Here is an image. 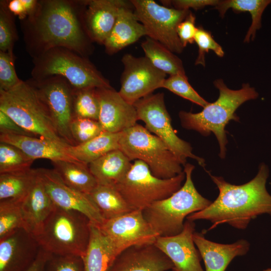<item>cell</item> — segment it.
Masks as SVG:
<instances>
[{
	"mask_svg": "<svg viewBox=\"0 0 271 271\" xmlns=\"http://www.w3.org/2000/svg\"><path fill=\"white\" fill-rule=\"evenodd\" d=\"M40 248L32 234L24 228L17 229L0 239V271H26Z\"/></svg>",
	"mask_w": 271,
	"mask_h": 271,
	"instance_id": "cell-17",
	"label": "cell"
},
{
	"mask_svg": "<svg viewBox=\"0 0 271 271\" xmlns=\"http://www.w3.org/2000/svg\"><path fill=\"white\" fill-rule=\"evenodd\" d=\"M218 0H174L163 1L165 6L170 7L171 5L174 9L178 10H189L192 8L198 10L208 6L215 7L218 3Z\"/></svg>",
	"mask_w": 271,
	"mask_h": 271,
	"instance_id": "cell-44",
	"label": "cell"
},
{
	"mask_svg": "<svg viewBox=\"0 0 271 271\" xmlns=\"http://www.w3.org/2000/svg\"><path fill=\"white\" fill-rule=\"evenodd\" d=\"M141 47L145 57L158 69L170 76L186 75L182 60L159 42L147 37Z\"/></svg>",
	"mask_w": 271,
	"mask_h": 271,
	"instance_id": "cell-30",
	"label": "cell"
},
{
	"mask_svg": "<svg viewBox=\"0 0 271 271\" xmlns=\"http://www.w3.org/2000/svg\"><path fill=\"white\" fill-rule=\"evenodd\" d=\"M70 131L77 145L93 139L104 131V130L97 120L74 118L70 124Z\"/></svg>",
	"mask_w": 271,
	"mask_h": 271,
	"instance_id": "cell-37",
	"label": "cell"
},
{
	"mask_svg": "<svg viewBox=\"0 0 271 271\" xmlns=\"http://www.w3.org/2000/svg\"><path fill=\"white\" fill-rule=\"evenodd\" d=\"M0 142L16 146L32 159L81 163L69 155L66 147L53 141L30 136L0 131Z\"/></svg>",
	"mask_w": 271,
	"mask_h": 271,
	"instance_id": "cell-22",
	"label": "cell"
},
{
	"mask_svg": "<svg viewBox=\"0 0 271 271\" xmlns=\"http://www.w3.org/2000/svg\"><path fill=\"white\" fill-rule=\"evenodd\" d=\"M162 88L203 108L209 103L192 87L186 75L176 74L170 76L165 80Z\"/></svg>",
	"mask_w": 271,
	"mask_h": 271,
	"instance_id": "cell-36",
	"label": "cell"
},
{
	"mask_svg": "<svg viewBox=\"0 0 271 271\" xmlns=\"http://www.w3.org/2000/svg\"><path fill=\"white\" fill-rule=\"evenodd\" d=\"M133 9L130 1L120 9L114 26L103 44L107 54H115L147 35Z\"/></svg>",
	"mask_w": 271,
	"mask_h": 271,
	"instance_id": "cell-24",
	"label": "cell"
},
{
	"mask_svg": "<svg viewBox=\"0 0 271 271\" xmlns=\"http://www.w3.org/2000/svg\"><path fill=\"white\" fill-rule=\"evenodd\" d=\"M35 161L16 146L0 143V174L29 170Z\"/></svg>",
	"mask_w": 271,
	"mask_h": 271,
	"instance_id": "cell-34",
	"label": "cell"
},
{
	"mask_svg": "<svg viewBox=\"0 0 271 271\" xmlns=\"http://www.w3.org/2000/svg\"><path fill=\"white\" fill-rule=\"evenodd\" d=\"M263 271H271V268H267L266 269L264 270Z\"/></svg>",
	"mask_w": 271,
	"mask_h": 271,
	"instance_id": "cell-47",
	"label": "cell"
},
{
	"mask_svg": "<svg viewBox=\"0 0 271 271\" xmlns=\"http://www.w3.org/2000/svg\"><path fill=\"white\" fill-rule=\"evenodd\" d=\"M123 71L120 78L119 94L133 105L139 99L162 88L166 74L156 68L145 57L125 54L121 59Z\"/></svg>",
	"mask_w": 271,
	"mask_h": 271,
	"instance_id": "cell-13",
	"label": "cell"
},
{
	"mask_svg": "<svg viewBox=\"0 0 271 271\" xmlns=\"http://www.w3.org/2000/svg\"><path fill=\"white\" fill-rule=\"evenodd\" d=\"M170 258L154 243L132 246L112 261L107 271H167L173 269Z\"/></svg>",
	"mask_w": 271,
	"mask_h": 271,
	"instance_id": "cell-19",
	"label": "cell"
},
{
	"mask_svg": "<svg viewBox=\"0 0 271 271\" xmlns=\"http://www.w3.org/2000/svg\"><path fill=\"white\" fill-rule=\"evenodd\" d=\"M45 189L55 206L79 212L94 224L99 226L104 221L97 207L88 194L81 192L66 184L53 169H37Z\"/></svg>",
	"mask_w": 271,
	"mask_h": 271,
	"instance_id": "cell-15",
	"label": "cell"
},
{
	"mask_svg": "<svg viewBox=\"0 0 271 271\" xmlns=\"http://www.w3.org/2000/svg\"><path fill=\"white\" fill-rule=\"evenodd\" d=\"M55 207L38 172L34 184L21 203L24 228L35 236Z\"/></svg>",
	"mask_w": 271,
	"mask_h": 271,
	"instance_id": "cell-23",
	"label": "cell"
},
{
	"mask_svg": "<svg viewBox=\"0 0 271 271\" xmlns=\"http://www.w3.org/2000/svg\"><path fill=\"white\" fill-rule=\"evenodd\" d=\"M83 259L84 271H107L115 258L107 237L91 222L89 243Z\"/></svg>",
	"mask_w": 271,
	"mask_h": 271,
	"instance_id": "cell-26",
	"label": "cell"
},
{
	"mask_svg": "<svg viewBox=\"0 0 271 271\" xmlns=\"http://www.w3.org/2000/svg\"><path fill=\"white\" fill-rule=\"evenodd\" d=\"M100 109L98 121L104 131L119 133L137 124L138 120L133 105L128 103L112 88H97Z\"/></svg>",
	"mask_w": 271,
	"mask_h": 271,
	"instance_id": "cell-18",
	"label": "cell"
},
{
	"mask_svg": "<svg viewBox=\"0 0 271 271\" xmlns=\"http://www.w3.org/2000/svg\"><path fill=\"white\" fill-rule=\"evenodd\" d=\"M121 132L104 131L93 139L83 144L66 147L68 154L77 161L89 165L107 153L119 149Z\"/></svg>",
	"mask_w": 271,
	"mask_h": 271,
	"instance_id": "cell-27",
	"label": "cell"
},
{
	"mask_svg": "<svg viewBox=\"0 0 271 271\" xmlns=\"http://www.w3.org/2000/svg\"><path fill=\"white\" fill-rule=\"evenodd\" d=\"M194 221L187 220L183 230L172 236H158L154 243L171 260L173 271H204L202 258L193 239Z\"/></svg>",
	"mask_w": 271,
	"mask_h": 271,
	"instance_id": "cell-16",
	"label": "cell"
},
{
	"mask_svg": "<svg viewBox=\"0 0 271 271\" xmlns=\"http://www.w3.org/2000/svg\"><path fill=\"white\" fill-rule=\"evenodd\" d=\"M0 4V51L13 52L17 38L13 14L9 10L6 1H1Z\"/></svg>",
	"mask_w": 271,
	"mask_h": 271,
	"instance_id": "cell-38",
	"label": "cell"
},
{
	"mask_svg": "<svg viewBox=\"0 0 271 271\" xmlns=\"http://www.w3.org/2000/svg\"><path fill=\"white\" fill-rule=\"evenodd\" d=\"M84 1H38L34 13L27 18L24 35L34 58L53 48L63 47L86 57L93 42L84 21Z\"/></svg>",
	"mask_w": 271,
	"mask_h": 271,
	"instance_id": "cell-1",
	"label": "cell"
},
{
	"mask_svg": "<svg viewBox=\"0 0 271 271\" xmlns=\"http://www.w3.org/2000/svg\"><path fill=\"white\" fill-rule=\"evenodd\" d=\"M98 227L109 241L115 257L130 246L154 243L159 236L145 219L142 210L105 220Z\"/></svg>",
	"mask_w": 271,
	"mask_h": 271,
	"instance_id": "cell-14",
	"label": "cell"
},
{
	"mask_svg": "<svg viewBox=\"0 0 271 271\" xmlns=\"http://www.w3.org/2000/svg\"><path fill=\"white\" fill-rule=\"evenodd\" d=\"M195 16L190 12L186 18L177 26V35L184 48L187 44H192L194 42L197 29L195 26Z\"/></svg>",
	"mask_w": 271,
	"mask_h": 271,
	"instance_id": "cell-42",
	"label": "cell"
},
{
	"mask_svg": "<svg viewBox=\"0 0 271 271\" xmlns=\"http://www.w3.org/2000/svg\"><path fill=\"white\" fill-rule=\"evenodd\" d=\"M194 42L198 47V54L195 62V65H201L205 67V54L210 50L213 51L220 57L224 55L222 48L214 40L211 33L201 27L197 28Z\"/></svg>",
	"mask_w": 271,
	"mask_h": 271,
	"instance_id": "cell-40",
	"label": "cell"
},
{
	"mask_svg": "<svg viewBox=\"0 0 271 271\" xmlns=\"http://www.w3.org/2000/svg\"><path fill=\"white\" fill-rule=\"evenodd\" d=\"M214 85L219 92L215 102H209L199 112L181 111L179 116L182 126L186 129L194 130L203 136L212 132L219 143V156L223 159L227 143L226 125L231 120L238 121L239 118L235 114L236 109L246 101L256 99L258 94L248 83H243L238 90H232L220 78L214 81Z\"/></svg>",
	"mask_w": 271,
	"mask_h": 271,
	"instance_id": "cell-3",
	"label": "cell"
},
{
	"mask_svg": "<svg viewBox=\"0 0 271 271\" xmlns=\"http://www.w3.org/2000/svg\"><path fill=\"white\" fill-rule=\"evenodd\" d=\"M51 163L53 169L64 182L81 192L89 194L97 185L88 165L64 160L51 161Z\"/></svg>",
	"mask_w": 271,
	"mask_h": 271,
	"instance_id": "cell-28",
	"label": "cell"
},
{
	"mask_svg": "<svg viewBox=\"0 0 271 271\" xmlns=\"http://www.w3.org/2000/svg\"><path fill=\"white\" fill-rule=\"evenodd\" d=\"M22 81L15 70L13 52L0 51V91L10 90Z\"/></svg>",
	"mask_w": 271,
	"mask_h": 271,
	"instance_id": "cell-39",
	"label": "cell"
},
{
	"mask_svg": "<svg viewBox=\"0 0 271 271\" xmlns=\"http://www.w3.org/2000/svg\"><path fill=\"white\" fill-rule=\"evenodd\" d=\"M193 239L202 259L205 271H225L230 262L236 256L246 254L250 244L242 239L231 244H222L206 239L203 233L195 231Z\"/></svg>",
	"mask_w": 271,
	"mask_h": 271,
	"instance_id": "cell-21",
	"label": "cell"
},
{
	"mask_svg": "<svg viewBox=\"0 0 271 271\" xmlns=\"http://www.w3.org/2000/svg\"><path fill=\"white\" fill-rule=\"evenodd\" d=\"M137 20L144 26L147 35L173 53H181L184 47L177 28L191 12L159 5L153 0H131Z\"/></svg>",
	"mask_w": 271,
	"mask_h": 271,
	"instance_id": "cell-11",
	"label": "cell"
},
{
	"mask_svg": "<svg viewBox=\"0 0 271 271\" xmlns=\"http://www.w3.org/2000/svg\"><path fill=\"white\" fill-rule=\"evenodd\" d=\"M9 10L21 20L32 15L36 10L38 1L36 0H12L6 1Z\"/></svg>",
	"mask_w": 271,
	"mask_h": 271,
	"instance_id": "cell-43",
	"label": "cell"
},
{
	"mask_svg": "<svg viewBox=\"0 0 271 271\" xmlns=\"http://www.w3.org/2000/svg\"><path fill=\"white\" fill-rule=\"evenodd\" d=\"M88 195L105 220L117 217L134 210L115 187L97 184Z\"/></svg>",
	"mask_w": 271,
	"mask_h": 271,
	"instance_id": "cell-29",
	"label": "cell"
},
{
	"mask_svg": "<svg viewBox=\"0 0 271 271\" xmlns=\"http://www.w3.org/2000/svg\"><path fill=\"white\" fill-rule=\"evenodd\" d=\"M73 108L74 118L98 121L100 104L97 88L75 89Z\"/></svg>",
	"mask_w": 271,
	"mask_h": 271,
	"instance_id": "cell-33",
	"label": "cell"
},
{
	"mask_svg": "<svg viewBox=\"0 0 271 271\" xmlns=\"http://www.w3.org/2000/svg\"><path fill=\"white\" fill-rule=\"evenodd\" d=\"M45 271H84L83 259L75 255L51 254Z\"/></svg>",
	"mask_w": 271,
	"mask_h": 271,
	"instance_id": "cell-41",
	"label": "cell"
},
{
	"mask_svg": "<svg viewBox=\"0 0 271 271\" xmlns=\"http://www.w3.org/2000/svg\"><path fill=\"white\" fill-rule=\"evenodd\" d=\"M51 254L41 248L36 259L26 271H45L46 265Z\"/></svg>",
	"mask_w": 271,
	"mask_h": 271,
	"instance_id": "cell-46",
	"label": "cell"
},
{
	"mask_svg": "<svg viewBox=\"0 0 271 271\" xmlns=\"http://www.w3.org/2000/svg\"><path fill=\"white\" fill-rule=\"evenodd\" d=\"M90 220L83 214L55 206L35 236L45 251L82 257L90 235Z\"/></svg>",
	"mask_w": 271,
	"mask_h": 271,
	"instance_id": "cell-5",
	"label": "cell"
},
{
	"mask_svg": "<svg viewBox=\"0 0 271 271\" xmlns=\"http://www.w3.org/2000/svg\"><path fill=\"white\" fill-rule=\"evenodd\" d=\"M37 176V169L0 174V201L13 199L22 201Z\"/></svg>",
	"mask_w": 271,
	"mask_h": 271,
	"instance_id": "cell-31",
	"label": "cell"
},
{
	"mask_svg": "<svg viewBox=\"0 0 271 271\" xmlns=\"http://www.w3.org/2000/svg\"><path fill=\"white\" fill-rule=\"evenodd\" d=\"M51 117L59 136L71 146L76 145L70 131L74 118L73 101L75 89L61 76L27 81Z\"/></svg>",
	"mask_w": 271,
	"mask_h": 271,
	"instance_id": "cell-12",
	"label": "cell"
},
{
	"mask_svg": "<svg viewBox=\"0 0 271 271\" xmlns=\"http://www.w3.org/2000/svg\"><path fill=\"white\" fill-rule=\"evenodd\" d=\"M132 163L119 149L110 151L88 165L97 184L115 187L128 173Z\"/></svg>",
	"mask_w": 271,
	"mask_h": 271,
	"instance_id": "cell-25",
	"label": "cell"
},
{
	"mask_svg": "<svg viewBox=\"0 0 271 271\" xmlns=\"http://www.w3.org/2000/svg\"><path fill=\"white\" fill-rule=\"evenodd\" d=\"M133 105L138 120L144 121L145 127L169 147L183 166L188 158L196 160L202 167L205 166V160L194 155L190 144L178 137L174 130L163 93H152L139 99Z\"/></svg>",
	"mask_w": 271,
	"mask_h": 271,
	"instance_id": "cell-10",
	"label": "cell"
},
{
	"mask_svg": "<svg viewBox=\"0 0 271 271\" xmlns=\"http://www.w3.org/2000/svg\"><path fill=\"white\" fill-rule=\"evenodd\" d=\"M194 166H184L185 181L183 186L170 197L156 201L143 210L146 221L160 236H172L183 229L184 220L189 215L201 211L212 202L197 190L192 179Z\"/></svg>",
	"mask_w": 271,
	"mask_h": 271,
	"instance_id": "cell-4",
	"label": "cell"
},
{
	"mask_svg": "<svg viewBox=\"0 0 271 271\" xmlns=\"http://www.w3.org/2000/svg\"><path fill=\"white\" fill-rule=\"evenodd\" d=\"M208 173L218 189V196L207 208L189 215L187 220L209 221L212 225L208 230L223 223L245 229L257 216L271 215V195L266 189L269 171L265 164H260L253 179L240 185Z\"/></svg>",
	"mask_w": 271,
	"mask_h": 271,
	"instance_id": "cell-2",
	"label": "cell"
},
{
	"mask_svg": "<svg viewBox=\"0 0 271 271\" xmlns=\"http://www.w3.org/2000/svg\"><path fill=\"white\" fill-rule=\"evenodd\" d=\"M34 64L32 75L34 79L58 75L75 89L112 88L86 57L65 48H53L42 53L34 58Z\"/></svg>",
	"mask_w": 271,
	"mask_h": 271,
	"instance_id": "cell-7",
	"label": "cell"
},
{
	"mask_svg": "<svg viewBox=\"0 0 271 271\" xmlns=\"http://www.w3.org/2000/svg\"><path fill=\"white\" fill-rule=\"evenodd\" d=\"M119 146L130 161H143L157 178L170 179L183 171V165L169 147L142 125L137 123L121 132Z\"/></svg>",
	"mask_w": 271,
	"mask_h": 271,
	"instance_id": "cell-8",
	"label": "cell"
},
{
	"mask_svg": "<svg viewBox=\"0 0 271 271\" xmlns=\"http://www.w3.org/2000/svg\"><path fill=\"white\" fill-rule=\"evenodd\" d=\"M0 131L32 136L21 128L12 118L0 110Z\"/></svg>",
	"mask_w": 271,
	"mask_h": 271,
	"instance_id": "cell-45",
	"label": "cell"
},
{
	"mask_svg": "<svg viewBox=\"0 0 271 271\" xmlns=\"http://www.w3.org/2000/svg\"><path fill=\"white\" fill-rule=\"evenodd\" d=\"M0 110L33 137L70 145L59 136L47 109L27 81H22L10 90L0 91Z\"/></svg>",
	"mask_w": 271,
	"mask_h": 271,
	"instance_id": "cell-6",
	"label": "cell"
},
{
	"mask_svg": "<svg viewBox=\"0 0 271 271\" xmlns=\"http://www.w3.org/2000/svg\"><path fill=\"white\" fill-rule=\"evenodd\" d=\"M128 2L122 0L84 1V21L93 42L104 44L116 22L120 9Z\"/></svg>",
	"mask_w": 271,
	"mask_h": 271,
	"instance_id": "cell-20",
	"label": "cell"
},
{
	"mask_svg": "<svg viewBox=\"0 0 271 271\" xmlns=\"http://www.w3.org/2000/svg\"><path fill=\"white\" fill-rule=\"evenodd\" d=\"M21 201H0V239L20 228H24Z\"/></svg>",
	"mask_w": 271,
	"mask_h": 271,
	"instance_id": "cell-35",
	"label": "cell"
},
{
	"mask_svg": "<svg viewBox=\"0 0 271 271\" xmlns=\"http://www.w3.org/2000/svg\"><path fill=\"white\" fill-rule=\"evenodd\" d=\"M270 3L271 0H224L219 1L215 8L222 17L229 9L250 13L252 22L244 39V42L249 43L250 39L251 41L254 39L256 31L261 27L263 12Z\"/></svg>",
	"mask_w": 271,
	"mask_h": 271,
	"instance_id": "cell-32",
	"label": "cell"
},
{
	"mask_svg": "<svg viewBox=\"0 0 271 271\" xmlns=\"http://www.w3.org/2000/svg\"><path fill=\"white\" fill-rule=\"evenodd\" d=\"M184 171L170 179L154 176L143 161L135 160L125 177L115 186L134 210H142L165 199L178 191L185 180Z\"/></svg>",
	"mask_w": 271,
	"mask_h": 271,
	"instance_id": "cell-9",
	"label": "cell"
}]
</instances>
